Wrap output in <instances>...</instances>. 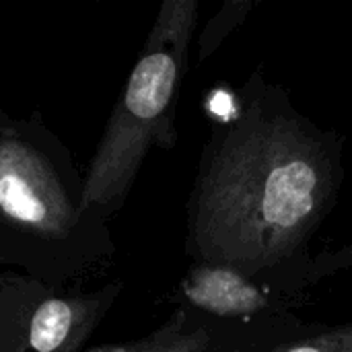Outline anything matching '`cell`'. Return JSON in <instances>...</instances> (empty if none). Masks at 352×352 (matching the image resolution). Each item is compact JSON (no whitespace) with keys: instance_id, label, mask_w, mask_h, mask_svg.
<instances>
[{"instance_id":"1","label":"cell","mask_w":352,"mask_h":352,"mask_svg":"<svg viewBox=\"0 0 352 352\" xmlns=\"http://www.w3.org/2000/svg\"><path fill=\"white\" fill-rule=\"evenodd\" d=\"M330 182L322 144L297 120L250 109L200 169L190 254L245 276L280 264L318 221Z\"/></svg>"},{"instance_id":"2","label":"cell","mask_w":352,"mask_h":352,"mask_svg":"<svg viewBox=\"0 0 352 352\" xmlns=\"http://www.w3.org/2000/svg\"><path fill=\"white\" fill-rule=\"evenodd\" d=\"M113 254L109 223L85 204V171L39 109L0 124V270L78 287Z\"/></svg>"},{"instance_id":"3","label":"cell","mask_w":352,"mask_h":352,"mask_svg":"<svg viewBox=\"0 0 352 352\" xmlns=\"http://www.w3.org/2000/svg\"><path fill=\"white\" fill-rule=\"evenodd\" d=\"M196 0H165L85 169V204L109 223L153 146L175 144V109L196 29Z\"/></svg>"},{"instance_id":"4","label":"cell","mask_w":352,"mask_h":352,"mask_svg":"<svg viewBox=\"0 0 352 352\" xmlns=\"http://www.w3.org/2000/svg\"><path fill=\"white\" fill-rule=\"evenodd\" d=\"M122 291V280L93 291L56 289L29 274L0 270V352H87Z\"/></svg>"},{"instance_id":"5","label":"cell","mask_w":352,"mask_h":352,"mask_svg":"<svg viewBox=\"0 0 352 352\" xmlns=\"http://www.w3.org/2000/svg\"><path fill=\"white\" fill-rule=\"evenodd\" d=\"M186 299L208 314L245 318L266 307V295L239 270L200 264L182 283Z\"/></svg>"},{"instance_id":"6","label":"cell","mask_w":352,"mask_h":352,"mask_svg":"<svg viewBox=\"0 0 352 352\" xmlns=\"http://www.w3.org/2000/svg\"><path fill=\"white\" fill-rule=\"evenodd\" d=\"M210 344V334L204 326H194L184 309H177L165 324L151 334L122 342L99 344L87 352H204Z\"/></svg>"},{"instance_id":"7","label":"cell","mask_w":352,"mask_h":352,"mask_svg":"<svg viewBox=\"0 0 352 352\" xmlns=\"http://www.w3.org/2000/svg\"><path fill=\"white\" fill-rule=\"evenodd\" d=\"M272 352H352V324L338 326Z\"/></svg>"},{"instance_id":"8","label":"cell","mask_w":352,"mask_h":352,"mask_svg":"<svg viewBox=\"0 0 352 352\" xmlns=\"http://www.w3.org/2000/svg\"><path fill=\"white\" fill-rule=\"evenodd\" d=\"M8 116H10V113H8V111H6V109H4V107L0 105V124H2V122H4V120L8 118Z\"/></svg>"},{"instance_id":"9","label":"cell","mask_w":352,"mask_h":352,"mask_svg":"<svg viewBox=\"0 0 352 352\" xmlns=\"http://www.w3.org/2000/svg\"><path fill=\"white\" fill-rule=\"evenodd\" d=\"M237 352H239V351H237Z\"/></svg>"}]
</instances>
